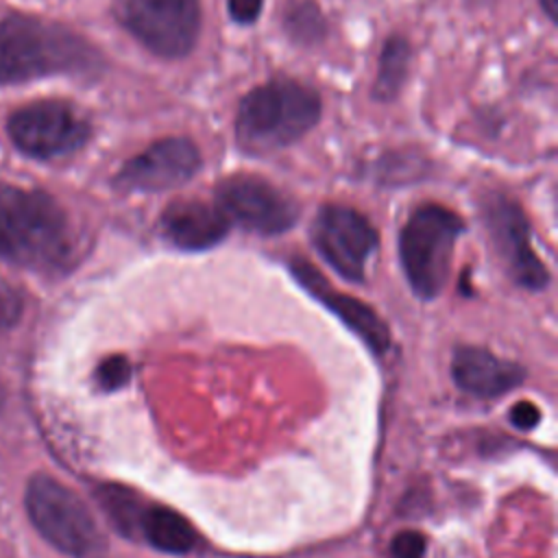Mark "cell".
Returning a JSON list of instances; mask_svg holds the SVG:
<instances>
[{
    "label": "cell",
    "instance_id": "cell-1",
    "mask_svg": "<svg viewBox=\"0 0 558 558\" xmlns=\"http://www.w3.org/2000/svg\"><path fill=\"white\" fill-rule=\"evenodd\" d=\"M100 52L63 24L0 13V85L50 74H96Z\"/></svg>",
    "mask_w": 558,
    "mask_h": 558
},
{
    "label": "cell",
    "instance_id": "cell-2",
    "mask_svg": "<svg viewBox=\"0 0 558 558\" xmlns=\"http://www.w3.org/2000/svg\"><path fill=\"white\" fill-rule=\"evenodd\" d=\"M74 255L63 207L46 192L0 183V259L31 270H61Z\"/></svg>",
    "mask_w": 558,
    "mask_h": 558
},
{
    "label": "cell",
    "instance_id": "cell-3",
    "mask_svg": "<svg viewBox=\"0 0 558 558\" xmlns=\"http://www.w3.org/2000/svg\"><path fill=\"white\" fill-rule=\"evenodd\" d=\"M323 102L310 85L277 76L253 87L238 105L235 140L251 155H268L301 140L320 120Z\"/></svg>",
    "mask_w": 558,
    "mask_h": 558
},
{
    "label": "cell",
    "instance_id": "cell-4",
    "mask_svg": "<svg viewBox=\"0 0 558 558\" xmlns=\"http://www.w3.org/2000/svg\"><path fill=\"white\" fill-rule=\"evenodd\" d=\"M462 231V218L445 205L425 203L410 214L399 235V255L414 294L421 299L440 294Z\"/></svg>",
    "mask_w": 558,
    "mask_h": 558
},
{
    "label": "cell",
    "instance_id": "cell-5",
    "mask_svg": "<svg viewBox=\"0 0 558 558\" xmlns=\"http://www.w3.org/2000/svg\"><path fill=\"white\" fill-rule=\"evenodd\" d=\"M24 506L37 532L59 551L72 558H100L105 538L87 506L50 475H33Z\"/></svg>",
    "mask_w": 558,
    "mask_h": 558
},
{
    "label": "cell",
    "instance_id": "cell-6",
    "mask_svg": "<svg viewBox=\"0 0 558 558\" xmlns=\"http://www.w3.org/2000/svg\"><path fill=\"white\" fill-rule=\"evenodd\" d=\"M113 13L146 50L163 59L185 57L201 33L198 0H113Z\"/></svg>",
    "mask_w": 558,
    "mask_h": 558
},
{
    "label": "cell",
    "instance_id": "cell-7",
    "mask_svg": "<svg viewBox=\"0 0 558 558\" xmlns=\"http://www.w3.org/2000/svg\"><path fill=\"white\" fill-rule=\"evenodd\" d=\"M7 129L22 153L39 159L74 153L89 140V122L72 105L59 100L17 109Z\"/></svg>",
    "mask_w": 558,
    "mask_h": 558
},
{
    "label": "cell",
    "instance_id": "cell-8",
    "mask_svg": "<svg viewBox=\"0 0 558 558\" xmlns=\"http://www.w3.org/2000/svg\"><path fill=\"white\" fill-rule=\"evenodd\" d=\"M216 205L229 222L262 233L277 235L288 231L296 218V203L255 174H231L216 187Z\"/></svg>",
    "mask_w": 558,
    "mask_h": 558
},
{
    "label": "cell",
    "instance_id": "cell-9",
    "mask_svg": "<svg viewBox=\"0 0 558 558\" xmlns=\"http://www.w3.org/2000/svg\"><path fill=\"white\" fill-rule=\"evenodd\" d=\"M320 257L344 279L362 281L366 264L377 248V231L371 220L353 207L325 205L312 229Z\"/></svg>",
    "mask_w": 558,
    "mask_h": 558
},
{
    "label": "cell",
    "instance_id": "cell-10",
    "mask_svg": "<svg viewBox=\"0 0 558 558\" xmlns=\"http://www.w3.org/2000/svg\"><path fill=\"white\" fill-rule=\"evenodd\" d=\"M482 211L493 244L510 277L527 290H543L549 281V272L532 248L530 225L523 209L504 194H488Z\"/></svg>",
    "mask_w": 558,
    "mask_h": 558
},
{
    "label": "cell",
    "instance_id": "cell-11",
    "mask_svg": "<svg viewBox=\"0 0 558 558\" xmlns=\"http://www.w3.org/2000/svg\"><path fill=\"white\" fill-rule=\"evenodd\" d=\"M201 163V150L194 140L161 137L124 161L113 183L120 190L163 192L190 181L198 172Z\"/></svg>",
    "mask_w": 558,
    "mask_h": 558
},
{
    "label": "cell",
    "instance_id": "cell-12",
    "mask_svg": "<svg viewBox=\"0 0 558 558\" xmlns=\"http://www.w3.org/2000/svg\"><path fill=\"white\" fill-rule=\"evenodd\" d=\"M227 216L218 205L196 198H179L170 203L159 220L168 242L185 251H205L216 246L229 231Z\"/></svg>",
    "mask_w": 558,
    "mask_h": 558
},
{
    "label": "cell",
    "instance_id": "cell-13",
    "mask_svg": "<svg viewBox=\"0 0 558 558\" xmlns=\"http://www.w3.org/2000/svg\"><path fill=\"white\" fill-rule=\"evenodd\" d=\"M292 272L342 323H347L375 353H384L388 349V344H390L388 327L368 305H364L362 301H357L349 294H342V292H336L333 288H329L325 277L303 259L292 262Z\"/></svg>",
    "mask_w": 558,
    "mask_h": 558
},
{
    "label": "cell",
    "instance_id": "cell-14",
    "mask_svg": "<svg viewBox=\"0 0 558 558\" xmlns=\"http://www.w3.org/2000/svg\"><path fill=\"white\" fill-rule=\"evenodd\" d=\"M451 375L460 390L490 399L521 384L523 368L514 362H506L495 353L480 347H460L451 360Z\"/></svg>",
    "mask_w": 558,
    "mask_h": 558
},
{
    "label": "cell",
    "instance_id": "cell-15",
    "mask_svg": "<svg viewBox=\"0 0 558 558\" xmlns=\"http://www.w3.org/2000/svg\"><path fill=\"white\" fill-rule=\"evenodd\" d=\"M137 536L166 554H187L196 545V532L190 521L183 514L157 504L144 506L137 523Z\"/></svg>",
    "mask_w": 558,
    "mask_h": 558
},
{
    "label": "cell",
    "instance_id": "cell-16",
    "mask_svg": "<svg viewBox=\"0 0 558 558\" xmlns=\"http://www.w3.org/2000/svg\"><path fill=\"white\" fill-rule=\"evenodd\" d=\"M410 57L412 48L410 41L403 35H390L379 52V63H377V76L373 85V98L379 102H392L408 76L410 68Z\"/></svg>",
    "mask_w": 558,
    "mask_h": 558
},
{
    "label": "cell",
    "instance_id": "cell-17",
    "mask_svg": "<svg viewBox=\"0 0 558 558\" xmlns=\"http://www.w3.org/2000/svg\"><path fill=\"white\" fill-rule=\"evenodd\" d=\"M281 28L299 46H316L327 35V20L316 0H288L281 9Z\"/></svg>",
    "mask_w": 558,
    "mask_h": 558
},
{
    "label": "cell",
    "instance_id": "cell-18",
    "mask_svg": "<svg viewBox=\"0 0 558 558\" xmlns=\"http://www.w3.org/2000/svg\"><path fill=\"white\" fill-rule=\"evenodd\" d=\"M98 501L102 506V510L107 512L109 521L126 536L137 534V523H140V514L144 510V501L129 493L126 488L120 486H100L98 488Z\"/></svg>",
    "mask_w": 558,
    "mask_h": 558
},
{
    "label": "cell",
    "instance_id": "cell-19",
    "mask_svg": "<svg viewBox=\"0 0 558 558\" xmlns=\"http://www.w3.org/2000/svg\"><path fill=\"white\" fill-rule=\"evenodd\" d=\"M131 377V366L126 362V357L122 355H113L100 362V366L96 368V381L102 390H116L120 386H124Z\"/></svg>",
    "mask_w": 558,
    "mask_h": 558
},
{
    "label": "cell",
    "instance_id": "cell-20",
    "mask_svg": "<svg viewBox=\"0 0 558 558\" xmlns=\"http://www.w3.org/2000/svg\"><path fill=\"white\" fill-rule=\"evenodd\" d=\"M392 558H423L425 556V536L414 530L399 532L390 543Z\"/></svg>",
    "mask_w": 558,
    "mask_h": 558
},
{
    "label": "cell",
    "instance_id": "cell-21",
    "mask_svg": "<svg viewBox=\"0 0 558 558\" xmlns=\"http://www.w3.org/2000/svg\"><path fill=\"white\" fill-rule=\"evenodd\" d=\"M227 9L238 24H253L264 9V0H227Z\"/></svg>",
    "mask_w": 558,
    "mask_h": 558
},
{
    "label": "cell",
    "instance_id": "cell-22",
    "mask_svg": "<svg viewBox=\"0 0 558 558\" xmlns=\"http://www.w3.org/2000/svg\"><path fill=\"white\" fill-rule=\"evenodd\" d=\"M510 421H512V425H514L517 429H532V427L541 421V412H538V408H536L534 403L521 401V403H517V405L512 408Z\"/></svg>",
    "mask_w": 558,
    "mask_h": 558
},
{
    "label": "cell",
    "instance_id": "cell-23",
    "mask_svg": "<svg viewBox=\"0 0 558 558\" xmlns=\"http://www.w3.org/2000/svg\"><path fill=\"white\" fill-rule=\"evenodd\" d=\"M22 312L20 299L11 290H0V327H9Z\"/></svg>",
    "mask_w": 558,
    "mask_h": 558
},
{
    "label": "cell",
    "instance_id": "cell-24",
    "mask_svg": "<svg viewBox=\"0 0 558 558\" xmlns=\"http://www.w3.org/2000/svg\"><path fill=\"white\" fill-rule=\"evenodd\" d=\"M538 4H541V9H543V13L551 20V22H556V9H558V0H538Z\"/></svg>",
    "mask_w": 558,
    "mask_h": 558
},
{
    "label": "cell",
    "instance_id": "cell-25",
    "mask_svg": "<svg viewBox=\"0 0 558 558\" xmlns=\"http://www.w3.org/2000/svg\"><path fill=\"white\" fill-rule=\"evenodd\" d=\"M2 399H4V395H2V386H0V405H2Z\"/></svg>",
    "mask_w": 558,
    "mask_h": 558
}]
</instances>
